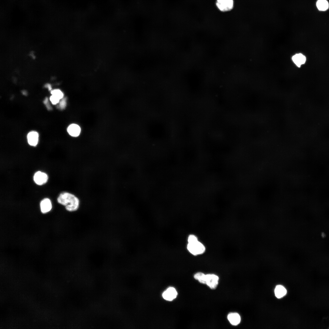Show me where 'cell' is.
<instances>
[{"label": "cell", "instance_id": "5b68a950", "mask_svg": "<svg viewBox=\"0 0 329 329\" xmlns=\"http://www.w3.org/2000/svg\"><path fill=\"white\" fill-rule=\"evenodd\" d=\"M218 277L214 274H206V284L211 289H215L218 284Z\"/></svg>", "mask_w": 329, "mask_h": 329}, {"label": "cell", "instance_id": "7a4b0ae2", "mask_svg": "<svg viewBox=\"0 0 329 329\" xmlns=\"http://www.w3.org/2000/svg\"><path fill=\"white\" fill-rule=\"evenodd\" d=\"M186 249L193 255L197 256L204 253L206 250L205 245L195 234H189L187 238Z\"/></svg>", "mask_w": 329, "mask_h": 329}, {"label": "cell", "instance_id": "30bf717a", "mask_svg": "<svg viewBox=\"0 0 329 329\" xmlns=\"http://www.w3.org/2000/svg\"><path fill=\"white\" fill-rule=\"evenodd\" d=\"M67 132L69 134L73 137H77L79 136L81 132V128L78 125L72 124L68 127Z\"/></svg>", "mask_w": 329, "mask_h": 329}, {"label": "cell", "instance_id": "9a60e30c", "mask_svg": "<svg viewBox=\"0 0 329 329\" xmlns=\"http://www.w3.org/2000/svg\"><path fill=\"white\" fill-rule=\"evenodd\" d=\"M51 93V95L56 96L60 100L63 98L64 94L63 92L59 89H55L52 90Z\"/></svg>", "mask_w": 329, "mask_h": 329}, {"label": "cell", "instance_id": "52a82bcc", "mask_svg": "<svg viewBox=\"0 0 329 329\" xmlns=\"http://www.w3.org/2000/svg\"><path fill=\"white\" fill-rule=\"evenodd\" d=\"M39 134L37 132L32 131L29 132L27 135V139L29 144L31 146H36L38 143Z\"/></svg>", "mask_w": 329, "mask_h": 329}, {"label": "cell", "instance_id": "d6986e66", "mask_svg": "<svg viewBox=\"0 0 329 329\" xmlns=\"http://www.w3.org/2000/svg\"><path fill=\"white\" fill-rule=\"evenodd\" d=\"M45 87L48 88V90H51V86L50 84H48V83L46 84L45 85Z\"/></svg>", "mask_w": 329, "mask_h": 329}, {"label": "cell", "instance_id": "9c48e42d", "mask_svg": "<svg viewBox=\"0 0 329 329\" xmlns=\"http://www.w3.org/2000/svg\"><path fill=\"white\" fill-rule=\"evenodd\" d=\"M292 60L294 63L298 67H300L304 64L306 61L305 55L301 53L296 54L292 57Z\"/></svg>", "mask_w": 329, "mask_h": 329}, {"label": "cell", "instance_id": "3957f363", "mask_svg": "<svg viewBox=\"0 0 329 329\" xmlns=\"http://www.w3.org/2000/svg\"><path fill=\"white\" fill-rule=\"evenodd\" d=\"M233 0H217L216 5L221 11L226 12L231 10L233 7Z\"/></svg>", "mask_w": 329, "mask_h": 329}, {"label": "cell", "instance_id": "8fae6325", "mask_svg": "<svg viewBox=\"0 0 329 329\" xmlns=\"http://www.w3.org/2000/svg\"><path fill=\"white\" fill-rule=\"evenodd\" d=\"M228 319L230 323L234 325H236L240 322L241 318L239 314L237 313H231L228 316Z\"/></svg>", "mask_w": 329, "mask_h": 329}, {"label": "cell", "instance_id": "e0dca14e", "mask_svg": "<svg viewBox=\"0 0 329 329\" xmlns=\"http://www.w3.org/2000/svg\"><path fill=\"white\" fill-rule=\"evenodd\" d=\"M50 100L53 104H56L59 102L60 99L56 96L51 95L50 97Z\"/></svg>", "mask_w": 329, "mask_h": 329}, {"label": "cell", "instance_id": "277c9868", "mask_svg": "<svg viewBox=\"0 0 329 329\" xmlns=\"http://www.w3.org/2000/svg\"><path fill=\"white\" fill-rule=\"evenodd\" d=\"M48 179V177L46 174L40 171L36 172L34 176V182L39 185H42L46 183Z\"/></svg>", "mask_w": 329, "mask_h": 329}, {"label": "cell", "instance_id": "ac0fdd59", "mask_svg": "<svg viewBox=\"0 0 329 329\" xmlns=\"http://www.w3.org/2000/svg\"><path fill=\"white\" fill-rule=\"evenodd\" d=\"M44 104L46 105V107L48 110H51V107L49 104L48 103V99L47 97L45 98L44 99L43 102Z\"/></svg>", "mask_w": 329, "mask_h": 329}, {"label": "cell", "instance_id": "4fadbf2b", "mask_svg": "<svg viewBox=\"0 0 329 329\" xmlns=\"http://www.w3.org/2000/svg\"><path fill=\"white\" fill-rule=\"evenodd\" d=\"M316 5L318 9L321 11H325L329 7L328 2L326 0H318Z\"/></svg>", "mask_w": 329, "mask_h": 329}, {"label": "cell", "instance_id": "2e32d148", "mask_svg": "<svg viewBox=\"0 0 329 329\" xmlns=\"http://www.w3.org/2000/svg\"><path fill=\"white\" fill-rule=\"evenodd\" d=\"M59 101L58 107L61 109H63L65 108L66 105V99L65 97H63Z\"/></svg>", "mask_w": 329, "mask_h": 329}, {"label": "cell", "instance_id": "7c38bea8", "mask_svg": "<svg viewBox=\"0 0 329 329\" xmlns=\"http://www.w3.org/2000/svg\"><path fill=\"white\" fill-rule=\"evenodd\" d=\"M287 293L285 288L283 286L279 285L276 286L274 289V293L276 297L280 298L285 296Z\"/></svg>", "mask_w": 329, "mask_h": 329}, {"label": "cell", "instance_id": "6da1fadb", "mask_svg": "<svg viewBox=\"0 0 329 329\" xmlns=\"http://www.w3.org/2000/svg\"><path fill=\"white\" fill-rule=\"evenodd\" d=\"M58 203L65 206L66 210L70 212L77 210L80 207L79 198L73 193L67 192L61 193L57 199Z\"/></svg>", "mask_w": 329, "mask_h": 329}, {"label": "cell", "instance_id": "5bb4252c", "mask_svg": "<svg viewBox=\"0 0 329 329\" xmlns=\"http://www.w3.org/2000/svg\"><path fill=\"white\" fill-rule=\"evenodd\" d=\"M194 278L200 283L206 284V275L201 272H198L194 275Z\"/></svg>", "mask_w": 329, "mask_h": 329}, {"label": "cell", "instance_id": "ba28073f", "mask_svg": "<svg viewBox=\"0 0 329 329\" xmlns=\"http://www.w3.org/2000/svg\"><path fill=\"white\" fill-rule=\"evenodd\" d=\"M41 210L43 214L49 212L52 208V204L50 200L48 198L42 200L40 204Z\"/></svg>", "mask_w": 329, "mask_h": 329}, {"label": "cell", "instance_id": "8992f818", "mask_svg": "<svg viewBox=\"0 0 329 329\" xmlns=\"http://www.w3.org/2000/svg\"><path fill=\"white\" fill-rule=\"evenodd\" d=\"M177 295L175 289L173 287H170L163 292L162 296L165 299L171 301L176 297Z\"/></svg>", "mask_w": 329, "mask_h": 329}]
</instances>
